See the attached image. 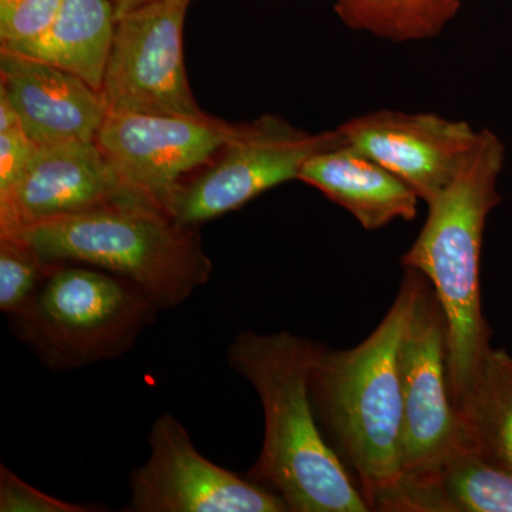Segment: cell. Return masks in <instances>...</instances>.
I'll list each match as a JSON object with an SVG mask.
<instances>
[{"label": "cell", "mask_w": 512, "mask_h": 512, "mask_svg": "<svg viewBox=\"0 0 512 512\" xmlns=\"http://www.w3.org/2000/svg\"><path fill=\"white\" fill-rule=\"evenodd\" d=\"M320 346L291 332L252 330L229 346V366L252 384L264 410V443L247 477L292 512L370 511L316 423L311 372Z\"/></svg>", "instance_id": "6da1fadb"}, {"label": "cell", "mask_w": 512, "mask_h": 512, "mask_svg": "<svg viewBox=\"0 0 512 512\" xmlns=\"http://www.w3.org/2000/svg\"><path fill=\"white\" fill-rule=\"evenodd\" d=\"M406 269L379 326L352 349L320 346L311 372L316 416L370 510L392 511L403 481L399 350L420 272Z\"/></svg>", "instance_id": "7a4b0ae2"}, {"label": "cell", "mask_w": 512, "mask_h": 512, "mask_svg": "<svg viewBox=\"0 0 512 512\" xmlns=\"http://www.w3.org/2000/svg\"><path fill=\"white\" fill-rule=\"evenodd\" d=\"M501 138L478 130L476 144L454 180L429 202V214L404 268L429 279L447 319L448 380L454 406L473 383L491 332L481 308L480 259L488 215L500 204Z\"/></svg>", "instance_id": "3957f363"}, {"label": "cell", "mask_w": 512, "mask_h": 512, "mask_svg": "<svg viewBox=\"0 0 512 512\" xmlns=\"http://www.w3.org/2000/svg\"><path fill=\"white\" fill-rule=\"evenodd\" d=\"M46 262H76L137 286L160 311L183 305L211 279L195 228L148 202H121L39 222L19 234Z\"/></svg>", "instance_id": "277c9868"}, {"label": "cell", "mask_w": 512, "mask_h": 512, "mask_svg": "<svg viewBox=\"0 0 512 512\" xmlns=\"http://www.w3.org/2000/svg\"><path fill=\"white\" fill-rule=\"evenodd\" d=\"M160 312L119 276L55 262L35 298L10 316V329L50 372H70L126 355Z\"/></svg>", "instance_id": "5b68a950"}, {"label": "cell", "mask_w": 512, "mask_h": 512, "mask_svg": "<svg viewBox=\"0 0 512 512\" xmlns=\"http://www.w3.org/2000/svg\"><path fill=\"white\" fill-rule=\"evenodd\" d=\"M399 370L403 480H413L429 476L448 457L470 447L451 397L446 315L421 272L400 342Z\"/></svg>", "instance_id": "8992f818"}, {"label": "cell", "mask_w": 512, "mask_h": 512, "mask_svg": "<svg viewBox=\"0 0 512 512\" xmlns=\"http://www.w3.org/2000/svg\"><path fill=\"white\" fill-rule=\"evenodd\" d=\"M343 143L339 131L309 134L278 117H262L224 147V156L190 184L180 185L165 205L178 224L197 228L286 181L298 180L303 165L319 151Z\"/></svg>", "instance_id": "52a82bcc"}, {"label": "cell", "mask_w": 512, "mask_h": 512, "mask_svg": "<svg viewBox=\"0 0 512 512\" xmlns=\"http://www.w3.org/2000/svg\"><path fill=\"white\" fill-rule=\"evenodd\" d=\"M190 0H153L117 18L100 94L107 110L204 116L183 59Z\"/></svg>", "instance_id": "ba28073f"}, {"label": "cell", "mask_w": 512, "mask_h": 512, "mask_svg": "<svg viewBox=\"0 0 512 512\" xmlns=\"http://www.w3.org/2000/svg\"><path fill=\"white\" fill-rule=\"evenodd\" d=\"M150 454L130 474L128 512H289L288 505L202 456L187 429L164 413L148 434Z\"/></svg>", "instance_id": "9c48e42d"}, {"label": "cell", "mask_w": 512, "mask_h": 512, "mask_svg": "<svg viewBox=\"0 0 512 512\" xmlns=\"http://www.w3.org/2000/svg\"><path fill=\"white\" fill-rule=\"evenodd\" d=\"M237 131L205 114L107 110L96 143L134 194L165 211L180 178L227 146Z\"/></svg>", "instance_id": "30bf717a"}, {"label": "cell", "mask_w": 512, "mask_h": 512, "mask_svg": "<svg viewBox=\"0 0 512 512\" xmlns=\"http://www.w3.org/2000/svg\"><path fill=\"white\" fill-rule=\"evenodd\" d=\"M121 202L148 201L121 181L96 141L39 146L18 183L0 194V235Z\"/></svg>", "instance_id": "8fae6325"}, {"label": "cell", "mask_w": 512, "mask_h": 512, "mask_svg": "<svg viewBox=\"0 0 512 512\" xmlns=\"http://www.w3.org/2000/svg\"><path fill=\"white\" fill-rule=\"evenodd\" d=\"M343 143L392 171L429 204L466 163L478 131L433 113L379 110L340 124Z\"/></svg>", "instance_id": "7c38bea8"}, {"label": "cell", "mask_w": 512, "mask_h": 512, "mask_svg": "<svg viewBox=\"0 0 512 512\" xmlns=\"http://www.w3.org/2000/svg\"><path fill=\"white\" fill-rule=\"evenodd\" d=\"M0 90L37 146L96 141L107 107L80 77L42 60L0 49Z\"/></svg>", "instance_id": "4fadbf2b"}, {"label": "cell", "mask_w": 512, "mask_h": 512, "mask_svg": "<svg viewBox=\"0 0 512 512\" xmlns=\"http://www.w3.org/2000/svg\"><path fill=\"white\" fill-rule=\"evenodd\" d=\"M298 180L345 208L367 231L412 221L419 207V195L402 178L345 143L309 158Z\"/></svg>", "instance_id": "5bb4252c"}, {"label": "cell", "mask_w": 512, "mask_h": 512, "mask_svg": "<svg viewBox=\"0 0 512 512\" xmlns=\"http://www.w3.org/2000/svg\"><path fill=\"white\" fill-rule=\"evenodd\" d=\"M392 511L512 512V471L464 447L429 476L403 480Z\"/></svg>", "instance_id": "9a60e30c"}, {"label": "cell", "mask_w": 512, "mask_h": 512, "mask_svg": "<svg viewBox=\"0 0 512 512\" xmlns=\"http://www.w3.org/2000/svg\"><path fill=\"white\" fill-rule=\"evenodd\" d=\"M116 23L111 0H63L45 35L16 53L66 70L100 92Z\"/></svg>", "instance_id": "2e32d148"}, {"label": "cell", "mask_w": 512, "mask_h": 512, "mask_svg": "<svg viewBox=\"0 0 512 512\" xmlns=\"http://www.w3.org/2000/svg\"><path fill=\"white\" fill-rule=\"evenodd\" d=\"M456 409L468 446L512 471V356L488 349Z\"/></svg>", "instance_id": "e0dca14e"}, {"label": "cell", "mask_w": 512, "mask_h": 512, "mask_svg": "<svg viewBox=\"0 0 512 512\" xmlns=\"http://www.w3.org/2000/svg\"><path fill=\"white\" fill-rule=\"evenodd\" d=\"M456 8V0H338L350 28L397 42L437 35Z\"/></svg>", "instance_id": "ac0fdd59"}, {"label": "cell", "mask_w": 512, "mask_h": 512, "mask_svg": "<svg viewBox=\"0 0 512 512\" xmlns=\"http://www.w3.org/2000/svg\"><path fill=\"white\" fill-rule=\"evenodd\" d=\"M55 262L43 261L22 235H0V311H22L46 281Z\"/></svg>", "instance_id": "d6986e66"}, {"label": "cell", "mask_w": 512, "mask_h": 512, "mask_svg": "<svg viewBox=\"0 0 512 512\" xmlns=\"http://www.w3.org/2000/svg\"><path fill=\"white\" fill-rule=\"evenodd\" d=\"M63 0H0L2 49L18 52L45 35Z\"/></svg>", "instance_id": "ffe728a7"}, {"label": "cell", "mask_w": 512, "mask_h": 512, "mask_svg": "<svg viewBox=\"0 0 512 512\" xmlns=\"http://www.w3.org/2000/svg\"><path fill=\"white\" fill-rule=\"evenodd\" d=\"M0 511L2 512H97L106 511L97 505L69 503L37 490L0 466Z\"/></svg>", "instance_id": "44dd1931"}, {"label": "cell", "mask_w": 512, "mask_h": 512, "mask_svg": "<svg viewBox=\"0 0 512 512\" xmlns=\"http://www.w3.org/2000/svg\"><path fill=\"white\" fill-rule=\"evenodd\" d=\"M37 147L22 126L0 133V194H5L18 183Z\"/></svg>", "instance_id": "7402d4cb"}, {"label": "cell", "mask_w": 512, "mask_h": 512, "mask_svg": "<svg viewBox=\"0 0 512 512\" xmlns=\"http://www.w3.org/2000/svg\"><path fill=\"white\" fill-rule=\"evenodd\" d=\"M18 126H22L18 113L10 103L8 96L0 90V133Z\"/></svg>", "instance_id": "603a6c76"}, {"label": "cell", "mask_w": 512, "mask_h": 512, "mask_svg": "<svg viewBox=\"0 0 512 512\" xmlns=\"http://www.w3.org/2000/svg\"><path fill=\"white\" fill-rule=\"evenodd\" d=\"M111 2H113L114 9H116L117 18H119V16L128 12V10L136 9L138 6L153 2V0H111Z\"/></svg>", "instance_id": "cb8c5ba5"}]
</instances>
